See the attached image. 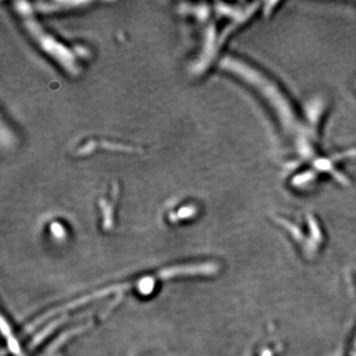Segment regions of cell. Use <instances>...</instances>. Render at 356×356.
<instances>
[{"instance_id": "cell-1", "label": "cell", "mask_w": 356, "mask_h": 356, "mask_svg": "<svg viewBox=\"0 0 356 356\" xmlns=\"http://www.w3.org/2000/svg\"><path fill=\"white\" fill-rule=\"evenodd\" d=\"M228 65L229 69L235 70L236 76L242 77L245 83L261 96L273 110L284 132L292 134L299 130V116L294 104L276 81L250 63L229 60Z\"/></svg>"}]
</instances>
